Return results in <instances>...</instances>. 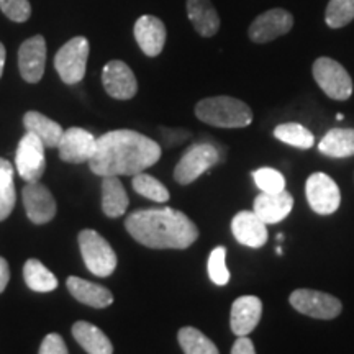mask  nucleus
<instances>
[{
    "mask_svg": "<svg viewBox=\"0 0 354 354\" xmlns=\"http://www.w3.org/2000/svg\"><path fill=\"white\" fill-rule=\"evenodd\" d=\"M159 158L161 146L143 133L113 130L97 138L95 153L88 166L100 177L136 176L156 165Z\"/></svg>",
    "mask_w": 354,
    "mask_h": 354,
    "instance_id": "1",
    "label": "nucleus"
},
{
    "mask_svg": "<svg viewBox=\"0 0 354 354\" xmlns=\"http://www.w3.org/2000/svg\"><path fill=\"white\" fill-rule=\"evenodd\" d=\"M125 228L133 240L154 250H185L198 238L196 223L171 207L135 210L127 216Z\"/></svg>",
    "mask_w": 354,
    "mask_h": 354,
    "instance_id": "2",
    "label": "nucleus"
},
{
    "mask_svg": "<svg viewBox=\"0 0 354 354\" xmlns=\"http://www.w3.org/2000/svg\"><path fill=\"white\" fill-rule=\"evenodd\" d=\"M197 118L216 128H245L253 123L250 105L228 95H216L202 99L196 105Z\"/></svg>",
    "mask_w": 354,
    "mask_h": 354,
    "instance_id": "3",
    "label": "nucleus"
},
{
    "mask_svg": "<svg viewBox=\"0 0 354 354\" xmlns=\"http://www.w3.org/2000/svg\"><path fill=\"white\" fill-rule=\"evenodd\" d=\"M79 248L86 268L94 276L109 277L117 269V253L95 230H82L79 233Z\"/></svg>",
    "mask_w": 354,
    "mask_h": 354,
    "instance_id": "4",
    "label": "nucleus"
},
{
    "mask_svg": "<svg viewBox=\"0 0 354 354\" xmlns=\"http://www.w3.org/2000/svg\"><path fill=\"white\" fill-rule=\"evenodd\" d=\"M221 154L215 145L196 143L185 149L180 161L174 167V179L177 184L189 185L197 180L203 172L218 165Z\"/></svg>",
    "mask_w": 354,
    "mask_h": 354,
    "instance_id": "5",
    "label": "nucleus"
},
{
    "mask_svg": "<svg viewBox=\"0 0 354 354\" xmlns=\"http://www.w3.org/2000/svg\"><path fill=\"white\" fill-rule=\"evenodd\" d=\"M91 46L86 37H74L59 48L55 56V68L64 84L81 82L87 71Z\"/></svg>",
    "mask_w": 354,
    "mask_h": 354,
    "instance_id": "6",
    "label": "nucleus"
},
{
    "mask_svg": "<svg viewBox=\"0 0 354 354\" xmlns=\"http://www.w3.org/2000/svg\"><path fill=\"white\" fill-rule=\"evenodd\" d=\"M312 74L318 87L333 100H348L353 94V81L338 61L322 56L313 63Z\"/></svg>",
    "mask_w": 354,
    "mask_h": 354,
    "instance_id": "7",
    "label": "nucleus"
},
{
    "mask_svg": "<svg viewBox=\"0 0 354 354\" xmlns=\"http://www.w3.org/2000/svg\"><path fill=\"white\" fill-rule=\"evenodd\" d=\"M290 305L304 315L318 320H333L342 313L343 305L335 295L312 289H297L290 294Z\"/></svg>",
    "mask_w": 354,
    "mask_h": 354,
    "instance_id": "8",
    "label": "nucleus"
},
{
    "mask_svg": "<svg viewBox=\"0 0 354 354\" xmlns=\"http://www.w3.org/2000/svg\"><path fill=\"white\" fill-rule=\"evenodd\" d=\"M46 146L41 143L33 133L26 131L20 140L15 154L17 172L25 183H38L46 169V158H44Z\"/></svg>",
    "mask_w": 354,
    "mask_h": 354,
    "instance_id": "9",
    "label": "nucleus"
},
{
    "mask_svg": "<svg viewBox=\"0 0 354 354\" xmlns=\"http://www.w3.org/2000/svg\"><path fill=\"white\" fill-rule=\"evenodd\" d=\"M308 205L318 215H331L338 210L342 203V194L336 183L328 174L315 172L307 179L305 184Z\"/></svg>",
    "mask_w": 354,
    "mask_h": 354,
    "instance_id": "10",
    "label": "nucleus"
},
{
    "mask_svg": "<svg viewBox=\"0 0 354 354\" xmlns=\"http://www.w3.org/2000/svg\"><path fill=\"white\" fill-rule=\"evenodd\" d=\"M294 26V17L286 8H271L256 17L248 28V37L253 43H271L279 37H284Z\"/></svg>",
    "mask_w": 354,
    "mask_h": 354,
    "instance_id": "11",
    "label": "nucleus"
},
{
    "mask_svg": "<svg viewBox=\"0 0 354 354\" xmlns=\"http://www.w3.org/2000/svg\"><path fill=\"white\" fill-rule=\"evenodd\" d=\"M95 145L97 138L91 131L73 127L64 130L59 145H57V151H59V158L64 162L82 165V162L91 161V158L94 156Z\"/></svg>",
    "mask_w": 354,
    "mask_h": 354,
    "instance_id": "12",
    "label": "nucleus"
},
{
    "mask_svg": "<svg viewBox=\"0 0 354 354\" xmlns=\"http://www.w3.org/2000/svg\"><path fill=\"white\" fill-rule=\"evenodd\" d=\"M102 84L110 97L117 100H130L138 92V81L130 66L123 61L113 59L104 66Z\"/></svg>",
    "mask_w": 354,
    "mask_h": 354,
    "instance_id": "13",
    "label": "nucleus"
},
{
    "mask_svg": "<svg viewBox=\"0 0 354 354\" xmlns=\"http://www.w3.org/2000/svg\"><path fill=\"white\" fill-rule=\"evenodd\" d=\"M24 205L30 221L35 225H44L56 215V201L46 185L41 183H26L21 190Z\"/></svg>",
    "mask_w": 354,
    "mask_h": 354,
    "instance_id": "14",
    "label": "nucleus"
},
{
    "mask_svg": "<svg viewBox=\"0 0 354 354\" xmlns=\"http://www.w3.org/2000/svg\"><path fill=\"white\" fill-rule=\"evenodd\" d=\"M46 64V41L41 35L25 39L19 50V69L26 82L41 81Z\"/></svg>",
    "mask_w": 354,
    "mask_h": 354,
    "instance_id": "15",
    "label": "nucleus"
},
{
    "mask_svg": "<svg viewBox=\"0 0 354 354\" xmlns=\"http://www.w3.org/2000/svg\"><path fill=\"white\" fill-rule=\"evenodd\" d=\"M135 39L138 43L140 50L145 53L146 56L156 57L165 50L167 32L166 25L162 24L161 19L154 15H143L136 20L135 28Z\"/></svg>",
    "mask_w": 354,
    "mask_h": 354,
    "instance_id": "16",
    "label": "nucleus"
},
{
    "mask_svg": "<svg viewBox=\"0 0 354 354\" xmlns=\"http://www.w3.org/2000/svg\"><path fill=\"white\" fill-rule=\"evenodd\" d=\"M263 315V302L256 295H243L232 305L230 326L236 336H248L253 331Z\"/></svg>",
    "mask_w": 354,
    "mask_h": 354,
    "instance_id": "17",
    "label": "nucleus"
},
{
    "mask_svg": "<svg viewBox=\"0 0 354 354\" xmlns=\"http://www.w3.org/2000/svg\"><path fill=\"white\" fill-rule=\"evenodd\" d=\"M233 236L248 248H263L268 243V228L254 212L243 210L232 221Z\"/></svg>",
    "mask_w": 354,
    "mask_h": 354,
    "instance_id": "18",
    "label": "nucleus"
},
{
    "mask_svg": "<svg viewBox=\"0 0 354 354\" xmlns=\"http://www.w3.org/2000/svg\"><path fill=\"white\" fill-rule=\"evenodd\" d=\"M294 207V197L287 190L277 194L261 192L254 201V214L266 225H276L289 216Z\"/></svg>",
    "mask_w": 354,
    "mask_h": 354,
    "instance_id": "19",
    "label": "nucleus"
},
{
    "mask_svg": "<svg viewBox=\"0 0 354 354\" xmlns=\"http://www.w3.org/2000/svg\"><path fill=\"white\" fill-rule=\"evenodd\" d=\"M66 286L74 299L92 308H107L113 302L112 292L107 287L86 281L82 277L71 276L68 277Z\"/></svg>",
    "mask_w": 354,
    "mask_h": 354,
    "instance_id": "20",
    "label": "nucleus"
},
{
    "mask_svg": "<svg viewBox=\"0 0 354 354\" xmlns=\"http://www.w3.org/2000/svg\"><path fill=\"white\" fill-rule=\"evenodd\" d=\"M187 15L194 30L203 38H212L218 33L221 20L210 0H187Z\"/></svg>",
    "mask_w": 354,
    "mask_h": 354,
    "instance_id": "21",
    "label": "nucleus"
},
{
    "mask_svg": "<svg viewBox=\"0 0 354 354\" xmlns=\"http://www.w3.org/2000/svg\"><path fill=\"white\" fill-rule=\"evenodd\" d=\"M102 210L109 218H118L128 209V196L117 176L102 177Z\"/></svg>",
    "mask_w": 354,
    "mask_h": 354,
    "instance_id": "22",
    "label": "nucleus"
},
{
    "mask_svg": "<svg viewBox=\"0 0 354 354\" xmlns=\"http://www.w3.org/2000/svg\"><path fill=\"white\" fill-rule=\"evenodd\" d=\"M24 125L25 130L37 135L46 148H57L61 136L64 133L59 123L48 118L46 115L35 112V110H30V112L25 113Z\"/></svg>",
    "mask_w": 354,
    "mask_h": 354,
    "instance_id": "23",
    "label": "nucleus"
},
{
    "mask_svg": "<svg viewBox=\"0 0 354 354\" xmlns=\"http://www.w3.org/2000/svg\"><path fill=\"white\" fill-rule=\"evenodd\" d=\"M74 339L88 354H112L113 346L109 336L88 322H77L73 325Z\"/></svg>",
    "mask_w": 354,
    "mask_h": 354,
    "instance_id": "24",
    "label": "nucleus"
},
{
    "mask_svg": "<svg viewBox=\"0 0 354 354\" xmlns=\"http://www.w3.org/2000/svg\"><path fill=\"white\" fill-rule=\"evenodd\" d=\"M318 149L328 158L342 159L354 156V130L353 128H333L323 136Z\"/></svg>",
    "mask_w": 354,
    "mask_h": 354,
    "instance_id": "25",
    "label": "nucleus"
},
{
    "mask_svg": "<svg viewBox=\"0 0 354 354\" xmlns=\"http://www.w3.org/2000/svg\"><path fill=\"white\" fill-rule=\"evenodd\" d=\"M26 286L35 292H51L57 287V279L50 269L38 259H28L24 266Z\"/></svg>",
    "mask_w": 354,
    "mask_h": 354,
    "instance_id": "26",
    "label": "nucleus"
},
{
    "mask_svg": "<svg viewBox=\"0 0 354 354\" xmlns=\"http://www.w3.org/2000/svg\"><path fill=\"white\" fill-rule=\"evenodd\" d=\"M177 339L185 354H220L214 342L194 326L180 328L177 333Z\"/></svg>",
    "mask_w": 354,
    "mask_h": 354,
    "instance_id": "27",
    "label": "nucleus"
},
{
    "mask_svg": "<svg viewBox=\"0 0 354 354\" xmlns=\"http://www.w3.org/2000/svg\"><path fill=\"white\" fill-rule=\"evenodd\" d=\"M274 136L279 141H282V143L295 146V148L300 149L312 148L313 143H315L312 131L304 125H300V123H282V125H277L276 130H274Z\"/></svg>",
    "mask_w": 354,
    "mask_h": 354,
    "instance_id": "28",
    "label": "nucleus"
},
{
    "mask_svg": "<svg viewBox=\"0 0 354 354\" xmlns=\"http://www.w3.org/2000/svg\"><path fill=\"white\" fill-rule=\"evenodd\" d=\"M131 184H133V189H135L136 194H140V196L149 198V201H153V202L165 203L169 201V197H171L169 190L166 189L165 184L159 183L156 177L143 174V172L133 176Z\"/></svg>",
    "mask_w": 354,
    "mask_h": 354,
    "instance_id": "29",
    "label": "nucleus"
},
{
    "mask_svg": "<svg viewBox=\"0 0 354 354\" xmlns=\"http://www.w3.org/2000/svg\"><path fill=\"white\" fill-rule=\"evenodd\" d=\"M354 20V0H330L325 21L330 28H343Z\"/></svg>",
    "mask_w": 354,
    "mask_h": 354,
    "instance_id": "30",
    "label": "nucleus"
},
{
    "mask_svg": "<svg viewBox=\"0 0 354 354\" xmlns=\"http://www.w3.org/2000/svg\"><path fill=\"white\" fill-rule=\"evenodd\" d=\"M17 194L15 183H13V169L0 172V221L8 218L15 207Z\"/></svg>",
    "mask_w": 354,
    "mask_h": 354,
    "instance_id": "31",
    "label": "nucleus"
},
{
    "mask_svg": "<svg viewBox=\"0 0 354 354\" xmlns=\"http://www.w3.org/2000/svg\"><path fill=\"white\" fill-rule=\"evenodd\" d=\"M256 187L264 194H277L286 190V179L281 172L272 167H261L253 172Z\"/></svg>",
    "mask_w": 354,
    "mask_h": 354,
    "instance_id": "32",
    "label": "nucleus"
},
{
    "mask_svg": "<svg viewBox=\"0 0 354 354\" xmlns=\"http://www.w3.org/2000/svg\"><path fill=\"white\" fill-rule=\"evenodd\" d=\"M227 258V248L216 246L209 258V276L215 286H227L230 282V271L225 263Z\"/></svg>",
    "mask_w": 354,
    "mask_h": 354,
    "instance_id": "33",
    "label": "nucleus"
},
{
    "mask_svg": "<svg viewBox=\"0 0 354 354\" xmlns=\"http://www.w3.org/2000/svg\"><path fill=\"white\" fill-rule=\"evenodd\" d=\"M0 10L15 24H25L32 17V6L28 0H0Z\"/></svg>",
    "mask_w": 354,
    "mask_h": 354,
    "instance_id": "34",
    "label": "nucleus"
},
{
    "mask_svg": "<svg viewBox=\"0 0 354 354\" xmlns=\"http://www.w3.org/2000/svg\"><path fill=\"white\" fill-rule=\"evenodd\" d=\"M39 354H69L68 346L61 335L50 333L44 336L41 346H39Z\"/></svg>",
    "mask_w": 354,
    "mask_h": 354,
    "instance_id": "35",
    "label": "nucleus"
},
{
    "mask_svg": "<svg viewBox=\"0 0 354 354\" xmlns=\"http://www.w3.org/2000/svg\"><path fill=\"white\" fill-rule=\"evenodd\" d=\"M190 136L189 131L185 130H165L162 128V138H165L167 146H176L183 143L184 140H187Z\"/></svg>",
    "mask_w": 354,
    "mask_h": 354,
    "instance_id": "36",
    "label": "nucleus"
},
{
    "mask_svg": "<svg viewBox=\"0 0 354 354\" xmlns=\"http://www.w3.org/2000/svg\"><path fill=\"white\" fill-rule=\"evenodd\" d=\"M232 354H256L254 344L248 336H238L232 348Z\"/></svg>",
    "mask_w": 354,
    "mask_h": 354,
    "instance_id": "37",
    "label": "nucleus"
},
{
    "mask_svg": "<svg viewBox=\"0 0 354 354\" xmlns=\"http://www.w3.org/2000/svg\"><path fill=\"white\" fill-rule=\"evenodd\" d=\"M10 281V269H8V263L3 258H0V294L6 290Z\"/></svg>",
    "mask_w": 354,
    "mask_h": 354,
    "instance_id": "38",
    "label": "nucleus"
},
{
    "mask_svg": "<svg viewBox=\"0 0 354 354\" xmlns=\"http://www.w3.org/2000/svg\"><path fill=\"white\" fill-rule=\"evenodd\" d=\"M6 57H7L6 46H3V43L0 41V77H2V74H3V66H6Z\"/></svg>",
    "mask_w": 354,
    "mask_h": 354,
    "instance_id": "39",
    "label": "nucleus"
},
{
    "mask_svg": "<svg viewBox=\"0 0 354 354\" xmlns=\"http://www.w3.org/2000/svg\"><path fill=\"white\" fill-rule=\"evenodd\" d=\"M7 169H13V167H12V162H10V161H7V159L0 158V172H2V171H7Z\"/></svg>",
    "mask_w": 354,
    "mask_h": 354,
    "instance_id": "40",
    "label": "nucleus"
},
{
    "mask_svg": "<svg viewBox=\"0 0 354 354\" xmlns=\"http://www.w3.org/2000/svg\"><path fill=\"white\" fill-rule=\"evenodd\" d=\"M343 118H344V115H343V113H338V115H336V120H343Z\"/></svg>",
    "mask_w": 354,
    "mask_h": 354,
    "instance_id": "41",
    "label": "nucleus"
}]
</instances>
